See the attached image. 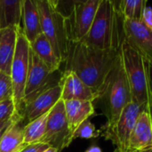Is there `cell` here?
<instances>
[{
	"mask_svg": "<svg viewBox=\"0 0 152 152\" xmlns=\"http://www.w3.org/2000/svg\"><path fill=\"white\" fill-rule=\"evenodd\" d=\"M120 51H103L83 42H69L64 70L73 71L96 94ZM62 63V64H63Z\"/></svg>",
	"mask_w": 152,
	"mask_h": 152,
	"instance_id": "obj_1",
	"label": "cell"
},
{
	"mask_svg": "<svg viewBox=\"0 0 152 152\" xmlns=\"http://www.w3.org/2000/svg\"><path fill=\"white\" fill-rule=\"evenodd\" d=\"M124 41V17L118 1L100 0L92 26L80 42L103 51H120Z\"/></svg>",
	"mask_w": 152,
	"mask_h": 152,
	"instance_id": "obj_2",
	"label": "cell"
},
{
	"mask_svg": "<svg viewBox=\"0 0 152 152\" xmlns=\"http://www.w3.org/2000/svg\"><path fill=\"white\" fill-rule=\"evenodd\" d=\"M130 102H132L131 92L121 53H119L98 91L94 105L105 116L107 122L104 126H111L116 123L124 108Z\"/></svg>",
	"mask_w": 152,
	"mask_h": 152,
	"instance_id": "obj_3",
	"label": "cell"
},
{
	"mask_svg": "<svg viewBox=\"0 0 152 152\" xmlns=\"http://www.w3.org/2000/svg\"><path fill=\"white\" fill-rule=\"evenodd\" d=\"M120 53L132 102L151 113V64L126 41L122 44Z\"/></svg>",
	"mask_w": 152,
	"mask_h": 152,
	"instance_id": "obj_4",
	"label": "cell"
},
{
	"mask_svg": "<svg viewBox=\"0 0 152 152\" xmlns=\"http://www.w3.org/2000/svg\"><path fill=\"white\" fill-rule=\"evenodd\" d=\"M37 4L43 34L63 63L69 44L65 28V18L57 10L55 0H37Z\"/></svg>",
	"mask_w": 152,
	"mask_h": 152,
	"instance_id": "obj_5",
	"label": "cell"
},
{
	"mask_svg": "<svg viewBox=\"0 0 152 152\" xmlns=\"http://www.w3.org/2000/svg\"><path fill=\"white\" fill-rule=\"evenodd\" d=\"M29 50V42L26 38L21 28H19L17 30L16 48L12 63L10 77L12 85V101L15 108V115L20 118H21L22 101L24 98V91L28 71Z\"/></svg>",
	"mask_w": 152,
	"mask_h": 152,
	"instance_id": "obj_6",
	"label": "cell"
},
{
	"mask_svg": "<svg viewBox=\"0 0 152 152\" xmlns=\"http://www.w3.org/2000/svg\"><path fill=\"white\" fill-rule=\"evenodd\" d=\"M59 71L60 70L52 73L47 66L30 48L28 71L25 86L24 98L22 101V108L27 102L36 95L58 86L62 74V72L59 73Z\"/></svg>",
	"mask_w": 152,
	"mask_h": 152,
	"instance_id": "obj_7",
	"label": "cell"
},
{
	"mask_svg": "<svg viewBox=\"0 0 152 152\" xmlns=\"http://www.w3.org/2000/svg\"><path fill=\"white\" fill-rule=\"evenodd\" d=\"M100 0L74 1L65 18V28L69 42H80L87 35L94 21Z\"/></svg>",
	"mask_w": 152,
	"mask_h": 152,
	"instance_id": "obj_8",
	"label": "cell"
},
{
	"mask_svg": "<svg viewBox=\"0 0 152 152\" xmlns=\"http://www.w3.org/2000/svg\"><path fill=\"white\" fill-rule=\"evenodd\" d=\"M39 142L55 149L57 152H61L73 142V134L69 127L62 100L50 110L45 134Z\"/></svg>",
	"mask_w": 152,
	"mask_h": 152,
	"instance_id": "obj_9",
	"label": "cell"
},
{
	"mask_svg": "<svg viewBox=\"0 0 152 152\" xmlns=\"http://www.w3.org/2000/svg\"><path fill=\"white\" fill-rule=\"evenodd\" d=\"M143 109L134 102H130L122 110L119 118L111 126H102V136L110 141L116 149L128 151L129 140L136 121Z\"/></svg>",
	"mask_w": 152,
	"mask_h": 152,
	"instance_id": "obj_10",
	"label": "cell"
},
{
	"mask_svg": "<svg viewBox=\"0 0 152 152\" xmlns=\"http://www.w3.org/2000/svg\"><path fill=\"white\" fill-rule=\"evenodd\" d=\"M125 41L139 52L152 66V29L142 20L124 19Z\"/></svg>",
	"mask_w": 152,
	"mask_h": 152,
	"instance_id": "obj_11",
	"label": "cell"
},
{
	"mask_svg": "<svg viewBox=\"0 0 152 152\" xmlns=\"http://www.w3.org/2000/svg\"><path fill=\"white\" fill-rule=\"evenodd\" d=\"M61 87L60 85L52 87L30 99L22 108L21 118L28 123L49 112L54 105L61 100Z\"/></svg>",
	"mask_w": 152,
	"mask_h": 152,
	"instance_id": "obj_12",
	"label": "cell"
},
{
	"mask_svg": "<svg viewBox=\"0 0 152 152\" xmlns=\"http://www.w3.org/2000/svg\"><path fill=\"white\" fill-rule=\"evenodd\" d=\"M59 85L61 87V100L64 102L77 100L94 102L96 99L95 93L73 71L63 70Z\"/></svg>",
	"mask_w": 152,
	"mask_h": 152,
	"instance_id": "obj_13",
	"label": "cell"
},
{
	"mask_svg": "<svg viewBox=\"0 0 152 152\" xmlns=\"http://www.w3.org/2000/svg\"><path fill=\"white\" fill-rule=\"evenodd\" d=\"M152 149V118L149 111L143 110L131 134L128 151L147 152Z\"/></svg>",
	"mask_w": 152,
	"mask_h": 152,
	"instance_id": "obj_14",
	"label": "cell"
},
{
	"mask_svg": "<svg viewBox=\"0 0 152 152\" xmlns=\"http://www.w3.org/2000/svg\"><path fill=\"white\" fill-rule=\"evenodd\" d=\"M21 29L29 44L43 34L37 0H23Z\"/></svg>",
	"mask_w": 152,
	"mask_h": 152,
	"instance_id": "obj_15",
	"label": "cell"
},
{
	"mask_svg": "<svg viewBox=\"0 0 152 152\" xmlns=\"http://www.w3.org/2000/svg\"><path fill=\"white\" fill-rule=\"evenodd\" d=\"M64 105L69 127L72 134L83 122L95 116V108L92 102L71 100L64 102Z\"/></svg>",
	"mask_w": 152,
	"mask_h": 152,
	"instance_id": "obj_16",
	"label": "cell"
},
{
	"mask_svg": "<svg viewBox=\"0 0 152 152\" xmlns=\"http://www.w3.org/2000/svg\"><path fill=\"white\" fill-rule=\"evenodd\" d=\"M19 28H7L0 30V73L10 76L17 42Z\"/></svg>",
	"mask_w": 152,
	"mask_h": 152,
	"instance_id": "obj_17",
	"label": "cell"
},
{
	"mask_svg": "<svg viewBox=\"0 0 152 152\" xmlns=\"http://www.w3.org/2000/svg\"><path fill=\"white\" fill-rule=\"evenodd\" d=\"M22 118L17 117L7 128L0 141V152H20L27 145L24 143V126Z\"/></svg>",
	"mask_w": 152,
	"mask_h": 152,
	"instance_id": "obj_18",
	"label": "cell"
},
{
	"mask_svg": "<svg viewBox=\"0 0 152 152\" xmlns=\"http://www.w3.org/2000/svg\"><path fill=\"white\" fill-rule=\"evenodd\" d=\"M23 0H0V30L21 28Z\"/></svg>",
	"mask_w": 152,
	"mask_h": 152,
	"instance_id": "obj_19",
	"label": "cell"
},
{
	"mask_svg": "<svg viewBox=\"0 0 152 152\" xmlns=\"http://www.w3.org/2000/svg\"><path fill=\"white\" fill-rule=\"evenodd\" d=\"M30 45V48L39 57V59L47 66L52 73L60 70L62 62L57 57L53 46L44 34H41Z\"/></svg>",
	"mask_w": 152,
	"mask_h": 152,
	"instance_id": "obj_20",
	"label": "cell"
},
{
	"mask_svg": "<svg viewBox=\"0 0 152 152\" xmlns=\"http://www.w3.org/2000/svg\"><path fill=\"white\" fill-rule=\"evenodd\" d=\"M49 113L50 111L28 123L24 126V143L26 145L38 143L44 137Z\"/></svg>",
	"mask_w": 152,
	"mask_h": 152,
	"instance_id": "obj_21",
	"label": "cell"
},
{
	"mask_svg": "<svg viewBox=\"0 0 152 152\" xmlns=\"http://www.w3.org/2000/svg\"><path fill=\"white\" fill-rule=\"evenodd\" d=\"M118 5L125 20H142V12L147 5V1L122 0L118 1Z\"/></svg>",
	"mask_w": 152,
	"mask_h": 152,
	"instance_id": "obj_22",
	"label": "cell"
},
{
	"mask_svg": "<svg viewBox=\"0 0 152 152\" xmlns=\"http://www.w3.org/2000/svg\"><path fill=\"white\" fill-rule=\"evenodd\" d=\"M102 136V130H97L95 126L90 121V119L83 122L73 134V141L77 138L82 139H93Z\"/></svg>",
	"mask_w": 152,
	"mask_h": 152,
	"instance_id": "obj_23",
	"label": "cell"
},
{
	"mask_svg": "<svg viewBox=\"0 0 152 152\" xmlns=\"http://www.w3.org/2000/svg\"><path fill=\"white\" fill-rule=\"evenodd\" d=\"M12 95L11 77L5 73H0V102L12 99Z\"/></svg>",
	"mask_w": 152,
	"mask_h": 152,
	"instance_id": "obj_24",
	"label": "cell"
},
{
	"mask_svg": "<svg viewBox=\"0 0 152 152\" xmlns=\"http://www.w3.org/2000/svg\"><path fill=\"white\" fill-rule=\"evenodd\" d=\"M15 115V108L12 99L0 102V121L11 119Z\"/></svg>",
	"mask_w": 152,
	"mask_h": 152,
	"instance_id": "obj_25",
	"label": "cell"
},
{
	"mask_svg": "<svg viewBox=\"0 0 152 152\" xmlns=\"http://www.w3.org/2000/svg\"><path fill=\"white\" fill-rule=\"evenodd\" d=\"M48 148H49L48 145L38 142V143L27 145L23 150H21L20 152H44Z\"/></svg>",
	"mask_w": 152,
	"mask_h": 152,
	"instance_id": "obj_26",
	"label": "cell"
},
{
	"mask_svg": "<svg viewBox=\"0 0 152 152\" xmlns=\"http://www.w3.org/2000/svg\"><path fill=\"white\" fill-rule=\"evenodd\" d=\"M142 22L151 29H152V8L149 5H146L142 16Z\"/></svg>",
	"mask_w": 152,
	"mask_h": 152,
	"instance_id": "obj_27",
	"label": "cell"
},
{
	"mask_svg": "<svg viewBox=\"0 0 152 152\" xmlns=\"http://www.w3.org/2000/svg\"><path fill=\"white\" fill-rule=\"evenodd\" d=\"M85 152H103L102 150L98 146V145H95V144H93L91 145L89 148H87V150Z\"/></svg>",
	"mask_w": 152,
	"mask_h": 152,
	"instance_id": "obj_28",
	"label": "cell"
},
{
	"mask_svg": "<svg viewBox=\"0 0 152 152\" xmlns=\"http://www.w3.org/2000/svg\"><path fill=\"white\" fill-rule=\"evenodd\" d=\"M17 117H19V116H17V115H14V118H13V119H12V121H11V122H10V123H9V124H8V125H7V126H5L4 129L1 131V132H0V141H1V139H2V136H3V134H4V132H5V131L7 130V128H8V127H9V126L12 125V122L15 120V118H16Z\"/></svg>",
	"mask_w": 152,
	"mask_h": 152,
	"instance_id": "obj_29",
	"label": "cell"
},
{
	"mask_svg": "<svg viewBox=\"0 0 152 152\" xmlns=\"http://www.w3.org/2000/svg\"><path fill=\"white\" fill-rule=\"evenodd\" d=\"M13 118H14V116H13L11 119H9V120H6V121H0V132H1V131L8 125L12 119H13Z\"/></svg>",
	"mask_w": 152,
	"mask_h": 152,
	"instance_id": "obj_30",
	"label": "cell"
},
{
	"mask_svg": "<svg viewBox=\"0 0 152 152\" xmlns=\"http://www.w3.org/2000/svg\"><path fill=\"white\" fill-rule=\"evenodd\" d=\"M151 115L152 118V67L151 72Z\"/></svg>",
	"mask_w": 152,
	"mask_h": 152,
	"instance_id": "obj_31",
	"label": "cell"
},
{
	"mask_svg": "<svg viewBox=\"0 0 152 152\" xmlns=\"http://www.w3.org/2000/svg\"><path fill=\"white\" fill-rule=\"evenodd\" d=\"M44 152H57V151L55 150V149H53V148H51V147H49L47 150H45Z\"/></svg>",
	"mask_w": 152,
	"mask_h": 152,
	"instance_id": "obj_32",
	"label": "cell"
},
{
	"mask_svg": "<svg viewBox=\"0 0 152 152\" xmlns=\"http://www.w3.org/2000/svg\"><path fill=\"white\" fill-rule=\"evenodd\" d=\"M113 152H131V151H120V150H118V149H115Z\"/></svg>",
	"mask_w": 152,
	"mask_h": 152,
	"instance_id": "obj_33",
	"label": "cell"
},
{
	"mask_svg": "<svg viewBox=\"0 0 152 152\" xmlns=\"http://www.w3.org/2000/svg\"><path fill=\"white\" fill-rule=\"evenodd\" d=\"M147 152H152V149H151V150H150L149 151H147Z\"/></svg>",
	"mask_w": 152,
	"mask_h": 152,
	"instance_id": "obj_34",
	"label": "cell"
}]
</instances>
